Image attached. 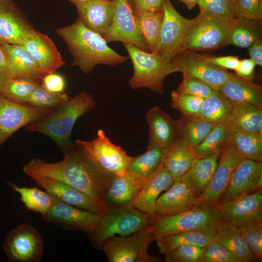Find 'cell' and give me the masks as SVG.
Masks as SVG:
<instances>
[{
	"mask_svg": "<svg viewBox=\"0 0 262 262\" xmlns=\"http://www.w3.org/2000/svg\"><path fill=\"white\" fill-rule=\"evenodd\" d=\"M63 153V159L56 163L32 159L23 166V172L30 177L43 175L61 180L84 193L107 209L103 203V194L114 175L100 167L76 145L73 144Z\"/></svg>",
	"mask_w": 262,
	"mask_h": 262,
	"instance_id": "cell-1",
	"label": "cell"
},
{
	"mask_svg": "<svg viewBox=\"0 0 262 262\" xmlns=\"http://www.w3.org/2000/svg\"><path fill=\"white\" fill-rule=\"evenodd\" d=\"M55 33L66 43L73 58L72 65L85 74L98 65L115 66L130 59L109 47L102 36L87 28L78 16L72 24L57 29Z\"/></svg>",
	"mask_w": 262,
	"mask_h": 262,
	"instance_id": "cell-2",
	"label": "cell"
},
{
	"mask_svg": "<svg viewBox=\"0 0 262 262\" xmlns=\"http://www.w3.org/2000/svg\"><path fill=\"white\" fill-rule=\"evenodd\" d=\"M96 104L92 95L80 92L43 118L23 128L49 137L63 152L73 145L71 134L77 119L93 109Z\"/></svg>",
	"mask_w": 262,
	"mask_h": 262,
	"instance_id": "cell-3",
	"label": "cell"
},
{
	"mask_svg": "<svg viewBox=\"0 0 262 262\" xmlns=\"http://www.w3.org/2000/svg\"><path fill=\"white\" fill-rule=\"evenodd\" d=\"M156 214L143 212L133 205L107 208L93 230L87 233L89 241L94 247L101 249L104 243L111 237L126 236L148 229Z\"/></svg>",
	"mask_w": 262,
	"mask_h": 262,
	"instance_id": "cell-4",
	"label": "cell"
},
{
	"mask_svg": "<svg viewBox=\"0 0 262 262\" xmlns=\"http://www.w3.org/2000/svg\"><path fill=\"white\" fill-rule=\"evenodd\" d=\"M224 221L217 206L200 204L173 215L156 213L148 229L155 239L187 231H201L215 235L217 227Z\"/></svg>",
	"mask_w": 262,
	"mask_h": 262,
	"instance_id": "cell-5",
	"label": "cell"
},
{
	"mask_svg": "<svg viewBox=\"0 0 262 262\" xmlns=\"http://www.w3.org/2000/svg\"><path fill=\"white\" fill-rule=\"evenodd\" d=\"M234 25V18L199 12L187 31L179 52L213 50L229 45Z\"/></svg>",
	"mask_w": 262,
	"mask_h": 262,
	"instance_id": "cell-6",
	"label": "cell"
},
{
	"mask_svg": "<svg viewBox=\"0 0 262 262\" xmlns=\"http://www.w3.org/2000/svg\"><path fill=\"white\" fill-rule=\"evenodd\" d=\"M123 45L127 51L133 67L129 81L131 89L147 88L159 94H164V82L170 74L178 72L172 62L163 59L156 53L144 51L126 43Z\"/></svg>",
	"mask_w": 262,
	"mask_h": 262,
	"instance_id": "cell-7",
	"label": "cell"
},
{
	"mask_svg": "<svg viewBox=\"0 0 262 262\" xmlns=\"http://www.w3.org/2000/svg\"><path fill=\"white\" fill-rule=\"evenodd\" d=\"M155 240L153 234L146 229L128 236L111 237L101 249L110 262H157L160 258L148 253L149 246Z\"/></svg>",
	"mask_w": 262,
	"mask_h": 262,
	"instance_id": "cell-8",
	"label": "cell"
},
{
	"mask_svg": "<svg viewBox=\"0 0 262 262\" xmlns=\"http://www.w3.org/2000/svg\"><path fill=\"white\" fill-rule=\"evenodd\" d=\"M43 246V239L37 229L24 223L8 233L3 248L11 262H38L42 257Z\"/></svg>",
	"mask_w": 262,
	"mask_h": 262,
	"instance_id": "cell-9",
	"label": "cell"
},
{
	"mask_svg": "<svg viewBox=\"0 0 262 262\" xmlns=\"http://www.w3.org/2000/svg\"><path fill=\"white\" fill-rule=\"evenodd\" d=\"M76 145L83 149L100 167L114 175L127 172L132 157L120 146L113 144L100 129L90 141L77 140Z\"/></svg>",
	"mask_w": 262,
	"mask_h": 262,
	"instance_id": "cell-10",
	"label": "cell"
},
{
	"mask_svg": "<svg viewBox=\"0 0 262 262\" xmlns=\"http://www.w3.org/2000/svg\"><path fill=\"white\" fill-rule=\"evenodd\" d=\"M164 18L155 53L170 61L179 53L185 34L195 20L180 15L170 0H164Z\"/></svg>",
	"mask_w": 262,
	"mask_h": 262,
	"instance_id": "cell-11",
	"label": "cell"
},
{
	"mask_svg": "<svg viewBox=\"0 0 262 262\" xmlns=\"http://www.w3.org/2000/svg\"><path fill=\"white\" fill-rule=\"evenodd\" d=\"M206 56L205 54L185 50L177 54L170 61L178 72L196 78L214 90H219L228 80L230 73L208 62Z\"/></svg>",
	"mask_w": 262,
	"mask_h": 262,
	"instance_id": "cell-12",
	"label": "cell"
},
{
	"mask_svg": "<svg viewBox=\"0 0 262 262\" xmlns=\"http://www.w3.org/2000/svg\"><path fill=\"white\" fill-rule=\"evenodd\" d=\"M54 109L16 103L0 95V148L20 128L43 118Z\"/></svg>",
	"mask_w": 262,
	"mask_h": 262,
	"instance_id": "cell-13",
	"label": "cell"
},
{
	"mask_svg": "<svg viewBox=\"0 0 262 262\" xmlns=\"http://www.w3.org/2000/svg\"><path fill=\"white\" fill-rule=\"evenodd\" d=\"M112 0L113 23L104 39L107 43L118 41L129 43L144 51L150 52L145 38L137 28L134 15L127 0Z\"/></svg>",
	"mask_w": 262,
	"mask_h": 262,
	"instance_id": "cell-14",
	"label": "cell"
},
{
	"mask_svg": "<svg viewBox=\"0 0 262 262\" xmlns=\"http://www.w3.org/2000/svg\"><path fill=\"white\" fill-rule=\"evenodd\" d=\"M101 214L75 207L56 198L48 211L41 216L45 220L64 230H80L89 233L95 227Z\"/></svg>",
	"mask_w": 262,
	"mask_h": 262,
	"instance_id": "cell-15",
	"label": "cell"
},
{
	"mask_svg": "<svg viewBox=\"0 0 262 262\" xmlns=\"http://www.w3.org/2000/svg\"><path fill=\"white\" fill-rule=\"evenodd\" d=\"M219 158L213 175L196 205L209 204L217 206L234 170L244 158L229 142L221 150Z\"/></svg>",
	"mask_w": 262,
	"mask_h": 262,
	"instance_id": "cell-16",
	"label": "cell"
},
{
	"mask_svg": "<svg viewBox=\"0 0 262 262\" xmlns=\"http://www.w3.org/2000/svg\"><path fill=\"white\" fill-rule=\"evenodd\" d=\"M36 32L22 11L12 0H0V40L22 45Z\"/></svg>",
	"mask_w": 262,
	"mask_h": 262,
	"instance_id": "cell-17",
	"label": "cell"
},
{
	"mask_svg": "<svg viewBox=\"0 0 262 262\" xmlns=\"http://www.w3.org/2000/svg\"><path fill=\"white\" fill-rule=\"evenodd\" d=\"M262 187V162L244 158L234 170L219 202L249 195Z\"/></svg>",
	"mask_w": 262,
	"mask_h": 262,
	"instance_id": "cell-18",
	"label": "cell"
},
{
	"mask_svg": "<svg viewBox=\"0 0 262 262\" xmlns=\"http://www.w3.org/2000/svg\"><path fill=\"white\" fill-rule=\"evenodd\" d=\"M217 207L225 222L238 227L262 223V189L233 200L221 201Z\"/></svg>",
	"mask_w": 262,
	"mask_h": 262,
	"instance_id": "cell-19",
	"label": "cell"
},
{
	"mask_svg": "<svg viewBox=\"0 0 262 262\" xmlns=\"http://www.w3.org/2000/svg\"><path fill=\"white\" fill-rule=\"evenodd\" d=\"M200 196L184 175L174 180L171 186L158 197L156 213L166 216L189 210L196 205Z\"/></svg>",
	"mask_w": 262,
	"mask_h": 262,
	"instance_id": "cell-20",
	"label": "cell"
},
{
	"mask_svg": "<svg viewBox=\"0 0 262 262\" xmlns=\"http://www.w3.org/2000/svg\"><path fill=\"white\" fill-rule=\"evenodd\" d=\"M147 177L130 172L113 176L105 189L103 203L107 208L133 205Z\"/></svg>",
	"mask_w": 262,
	"mask_h": 262,
	"instance_id": "cell-21",
	"label": "cell"
},
{
	"mask_svg": "<svg viewBox=\"0 0 262 262\" xmlns=\"http://www.w3.org/2000/svg\"><path fill=\"white\" fill-rule=\"evenodd\" d=\"M30 178L46 192L65 203L99 213L107 210L84 193L61 180L43 175Z\"/></svg>",
	"mask_w": 262,
	"mask_h": 262,
	"instance_id": "cell-22",
	"label": "cell"
},
{
	"mask_svg": "<svg viewBox=\"0 0 262 262\" xmlns=\"http://www.w3.org/2000/svg\"><path fill=\"white\" fill-rule=\"evenodd\" d=\"M146 117L149 127L147 146L158 147L164 153L179 137L178 120L157 106L151 108Z\"/></svg>",
	"mask_w": 262,
	"mask_h": 262,
	"instance_id": "cell-23",
	"label": "cell"
},
{
	"mask_svg": "<svg viewBox=\"0 0 262 262\" xmlns=\"http://www.w3.org/2000/svg\"><path fill=\"white\" fill-rule=\"evenodd\" d=\"M75 6L78 17L87 28L103 37L108 33L114 16L112 0H90Z\"/></svg>",
	"mask_w": 262,
	"mask_h": 262,
	"instance_id": "cell-24",
	"label": "cell"
},
{
	"mask_svg": "<svg viewBox=\"0 0 262 262\" xmlns=\"http://www.w3.org/2000/svg\"><path fill=\"white\" fill-rule=\"evenodd\" d=\"M22 45L45 74L66 64L53 41L45 34L36 31Z\"/></svg>",
	"mask_w": 262,
	"mask_h": 262,
	"instance_id": "cell-25",
	"label": "cell"
},
{
	"mask_svg": "<svg viewBox=\"0 0 262 262\" xmlns=\"http://www.w3.org/2000/svg\"><path fill=\"white\" fill-rule=\"evenodd\" d=\"M174 180L162 162L148 177L133 205L138 210L150 214L156 213V202L160 194L167 190Z\"/></svg>",
	"mask_w": 262,
	"mask_h": 262,
	"instance_id": "cell-26",
	"label": "cell"
},
{
	"mask_svg": "<svg viewBox=\"0 0 262 262\" xmlns=\"http://www.w3.org/2000/svg\"><path fill=\"white\" fill-rule=\"evenodd\" d=\"M228 123L230 134L241 132L262 135V107L232 102Z\"/></svg>",
	"mask_w": 262,
	"mask_h": 262,
	"instance_id": "cell-27",
	"label": "cell"
},
{
	"mask_svg": "<svg viewBox=\"0 0 262 262\" xmlns=\"http://www.w3.org/2000/svg\"><path fill=\"white\" fill-rule=\"evenodd\" d=\"M219 90L232 102L247 103L262 107V87L252 80L230 73Z\"/></svg>",
	"mask_w": 262,
	"mask_h": 262,
	"instance_id": "cell-28",
	"label": "cell"
},
{
	"mask_svg": "<svg viewBox=\"0 0 262 262\" xmlns=\"http://www.w3.org/2000/svg\"><path fill=\"white\" fill-rule=\"evenodd\" d=\"M196 159L194 147L179 136L164 153L162 163L174 180L188 173Z\"/></svg>",
	"mask_w": 262,
	"mask_h": 262,
	"instance_id": "cell-29",
	"label": "cell"
},
{
	"mask_svg": "<svg viewBox=\"0 0 262 262\" xmlns=\"http://www.w3.org/2000/svg\"><path fill=\"white\" fill-rule=\"evenodd\" d=\"M2 42L8 55L13 78H26L41 83L45 74L23 46Z\"/></svg>",
	"mask_w": 262,
	"mask_h": 262,
	"instance_id": "cell-30",
	"label": "cell"
},
{
	"mask_svg": "<svg viewBox=\"0 0 262 262\" xmlns=\"http://www.w3.org/2000/svg\"><path fill=\"white\" fill-rule=\"evenodd\" d=\"M215 237L216 241L233 253L240 262L256 261L257 259L251 251L238 227L224 221L217 227Z\"/></svg>",
	"mask_w": 262,
	"mask_h": 262,
	"instance_id": "cell-31",
	"label": "cell"
},
{
	"mask_svg": "<svg viewBox=\"0 0 262 262\" xmlns=\"http://www.w3.org/2000/svg\"><path fill=\"white\" fill-rule=\"evenodd\" d=\"M216 240L215 235L201 231L180 232L156 238L159 252L166 254L178 247L185 245H193L205 247Z\"/></svg>",
	"mask_w": 262,
	"mask_h": 262,
	"instance_id": "cell-32",
	"label": "cell"
},
{
	"mask_svg": "<svg viewBox=\"0 0 262 262\" xmlns=\"http://www.w3.org/2000/svg\"><path fill=\"white\" fill-rule=\"evenodd\" d=\"M232 102L219 90H215L204 99L196 116L212 123H217L228 118L231 115Z\"/></svg>",
	"mask_w": 262,
	"mask_h": 262,
	"instance_id": "cell-33",
	"label": "cell"
},
{
	"mask_svg": "<svg viewBox=\"0 0 262 262\" xmlns=\"http://www.w3.org/2000/svg\"><path fill=\"white\" fill-rule=\"evenodd\" d=\"M262 21L237 16L234 18L229 45L248 48L256 40L262 39Z\"/></svg>",
	"mask_w": 262,
	"mask_h": 262,
	"instance_id": "cell-34",
	"label": "cell"
},
{
	"mask_svg": "<svg viewBox=\"0 0 262 262\" xmlns=\"http://www.w3.org/2000/svg\"><path fill=\"white\" fill-rule=\"evenodd\" d=\"M228 118L217 123L204 140L194 147L197 159L221 151L228 144L230 133Z\"/></svg>",
	"mask_w": 262,
	"mask_h": 262,
	"instance_id": "cell-35",
	"label": "cell"
},
{
	"mask_svg": "<svg viewBox=\"0 0 262 262\" xmlns=\"http://www.w3.org/2000/svg\"><path fill=\"white\" fill-rule=\"evenodd\" d=\"M136 25L144 37L150 52L155 53L164 18V10L134 14Z\"/></svg>",
	"mask_w": 262,
	"mask_h": 262,
	"instance_id": "cell-36",
	"label": "cell"
},
{
	"mask_svg": "<svg viewBox=\"0 0 262 262\" xmlns=\"http://www.w3.org/2000/svg\"><path fill=\"white\" fill-rule=\"evenodd\" d=\"M221 151L196 159L185 175L197 192L201 195L208 186L216 169Z\"/></svg>",
	"mask_w": 262,
	"mask_h": 262,
	"instance_id": "cell-37",
	"label": "cell"
},
{
	"mask_svg": "<svg viewBox=\"0 0 262 262\" xmlns=\"http://www.w3.org/2000/svg\"><path fill=\"white\" fill-rule=\"evenodd\" d=\"M178 121L179 136L194 147L204 140L216 124L196 116H183Z\"/></svg>",
	"mask_w": 262,
	"mask_h": 262,
	"instance_id": "cell-38",
	"label": "cell"
},
{
	"mask_svg": "<svg viewBox=\"0 0 262 262\" xmlns=\"http://www.w3.org/2000/svg\"><path fill=\"white\" fill-rule=\"evenodd\" d=\"M7 182L14 191L19 194L21 201L27 209L41 214L46 213L56 199L46 191L36 187H19L10 181Z\"/></svg>",
	"mask_w": 262,
	"mask_h": 262,
	"instance_id": "cell-39",
	"label": "cell"
},
{
	"mask_svg": "<svg viewBox=\"0 0 262 262\" xmlns=\"http://www.w3.org/2000/svg\"><path fill=\"white\" fill-rule=\"evenodd\" d=\"M164 155V151L157 147L147 146L143 154L132 157L127 171L148 177L159 166Z\"/></svg>",
	"mask_w": 262,
	"mask_h": 262,
	"instance_id": "cell-40",
	"label": "cell"
},
{
	"mask_svg": "<svg viewBox=\"0 0 262 262\" xmlns=\"http://www.w3.org/2000/svg\"><path fill=\"white\" fill-rule=\"evenodd\" d=\"M229 142L244 158L262 161V135L233 133L229 134Z\"/></svg>",
	"mask_w": 262,
	"mask_h": 262,
	"instance_id": "cell-41",
	"label": "cell"
},
{
	"mask_svg": "<svg viewBox=\"0 0 262 262\" xmlns=\"http://www.w3.org/2000/svg\"><path fill=\"white\" fill-rule=\"evenodd\" d=\"M40 82L31 79L14 78L6 84L0 95L16 103L27 105L33 92Z\"/></svg>",
	"mask_w": 262,
	"mask_h": 262,
	"instance_id": "cell-42",
	"label": "cell"
},
{
	"mask_svg": "<svg viewBox=\"0 0 262 262\" xmlns=\"http://www.w3.org/2000/svg\"><path fill=\"white\" fill-rule=\"evenodd\" d=\"M70 98L65 92H49L40 83L32 93L27 105L43 109H55L66 102Z\"/></svg>",
	"mask_w": 262,
	"mask_h": 262,
	"instance_id": "cell-43",
	"label": "cell"
},
{
	"mask_svg": "<svg viewBox=\"0 0 262 262\" xmlns=\"http://www.w3.org/2000/svg\"><path fill=\"white\" fill-rule=\"evenodd\" d=\"M171 97L172 107L186 116H196L204 99L174 90L171 91Z\"/></svg>",
	"mask_w": 262,
	"mask_h": 262,
	"instance_id": "cell-44",
	"label": "cell"
},
{
	"mask_svg": "<svg viewBox=\"0 0 262 262\" xmlns=\"http://www.w3.org/2000/svg\"><path fill=\"white\" fill-rule=\"evenodd\" d=\"M262 223H253L239 228L251 251L258 259L262 257Z\"/></svg>",
	"mask_w": 262,
	"mask_h": 262,
	"instance_id": "cell-45",
	"label": "cell"
},
{
	"mask_svg": "<svg viewBox=\"0 0 262 262\" xmlns=\"http://www.w3.org/2000/svg\"><path fill=\"white\" fill-rule=\"evenodd\" d=\"M183 74V79L177 91L193 95L205 99L212 95L214 90L203 81L187 74Z\"/></svg>",
	"mask_w": 262,
	"mask_h": 262,
	"instance_id": "cell-46",
	"label": "cell"
},
{
	"mask_svg": "<svg viewBox=\"0 0 262 262\" xmlns=\"http://www.w3.org/2000/svg\"><path fill=\"white\" fill-rule=\"evenodd\" d=\"M197 5L199 12L231 19L236 17L235 4L231 0H198Z\"/></svg>",
	"mask_w": 262,
	"mask_h": 262,
	"instance_id": "cell-47",
	"label": "cell"
},
{
	"mask_svg": "<svg viewBox=\"0 0 262 262\" xmlns=\"http://www.w3.org/2000/svg\"><path fill=\"white\" fill-rule=\"evenodd\" d=\"M203 247L193 245L180 246L164 254L167 262H200Z\"/></svg>",
	"mask_w": 262,
	"mask_h": 262,
	"instance_id": "cell-48",
	"label": "cell"
},
{
	"mask_svg": "<svg viewBox=\"0 0 262 262\" xmlns=\"http://www.w3.org/2000/svg\"><path fill=\"white\" fill-rule=\"evenodd\" d=\"M200 262H240L229 250L217 241L203 247Z\"/></svg>",
	"mask_w": 262,
	"mask_h": 262,
	"instance_id": "cell-49",
	"label": "cell"
},
{
	"mask_svg": "<svg viewBox=\"0 0 262 262\" xmlns=\"http://www.w3.org/2000/svg\"><path fill=\"white\" fill-rule=\"evenodd\" d=\"M236 17L262 21V0H236Z\"/></svg>",
	"mask_w": 262,
	"mask_h": 262,
	"instance_id": "cell-50",
	"label": "cell"
},
{
	"mask_svg": "<svg viewBox=\"0 0 262 262\" xmlns=\"http://www.w3.org/2000/svg\"><path fill=\"white\" fill-rule=\"evenodd\" d=\"M41 85L47 90L54 93L64 92L66 88V80L60 74L55 72L45 74Z\"/></svg>",
	"mask_w": 262,
	"mask_h": 262,
	"instance_id": "cell-51",
	"label": "cell"
},
{
	"mask_svg": "<svg viewBox=\"0 0 262 262\" xmlns=\"http://www.w3.org/2000/svg\"><path fill=\"white\" fill-rule=\"evenodd\" d=\"M12 78L13 77L8 55L3 42L0 40V93Z\"/></svg>",
	"mask_w": 262,
	"mask_h": 262,
	"instance_id": "cell-52",
	"label": "cell"
},
{
	"mask_svg": "<svg viewBox=\"0 0 262 262\" xmlns=\"http://www.w3.org/2000/svg\"><path fill=\"white\" fill-rule=\"evenodd\" d=\"M133 14L163 10L164 0H127Z\"/></svg>",
	"mask_w": 262,
	"mask_h": 262,
	"instance_id": "cell-53",
	"label": "cell"
},
{
	"mask_svg": "<svg viewBox=\"0 0 262 262\" xmlns=\"http://www.w3.org/2000/svg\"><path fill=\"white\" fill-rule=\"evenodd\" d=\"M207 61L224 69L235 70L240 60L237 56L233 55L216 57L206 54Z\"/></svg>",
	"mask_w": 262,
	"mask_h": 262,
	"instance_id": "cell-54",
	"label": "cell"
},
{
	"mask_svg": "<svg viewBox=\"0 0 262 262\" xmlns=\"http://www.w3.org/2000/svg\"><path fill=\"white\" fill-rule=\"evenodd\" d=\"M256 65L255 61L251 58L240 60L235 70L236 74L244 78L252 80Z\"/></svg>",
	"mask_w": 262,
	"mask_h": 262,
	"instance_id": "cell-55",
	"label": "cell"
},
{
	"mask_svg": "<svg viewBox=\"0 0 262 262\" xmlns=\"http://www.w3.org/2000/svg\"><path fill=\"white\" fill-rule=\"evenodd\" d=\"M248 52L250 58L256 63L257 65L262 66V39L254 41L248 47Z\"/></svg>",
	"mask_w": 262,
	"mask_h": 262,
	"instance_id": "cell-56",
	"label": "cell"
},
{
	"mask_svg": "<svg viewBox=\"0 0 262 262\" xmlns=\"http://www.w3.org/2000/svg\"><path fill=\"white\" fill-rule=\"evenodd\" d=\"M179 1L185 4L190 10L195 7L198 3V0H179Z\"/></svg>",
	"mask_w": 262,
	"mask_h": 262,
	"instance_id": "cell-57",
	"label": "cell"
},
{
	"mask_svg": "<svg viewBox=\"0 0 262 262\" xmlns=\"http://www.w3.org/2000/svg\"><path fill=\"white\" fill-rule=\"evenodd\" d=\"M67 0L69 1L70 2L73 3L75 6H76L79 4L85 2L86 1H87L90 0Z\"/></svg>",
	"mask_w": 262,
	"mask_h": 262,
	"instance_id": "cell-58",
	"label": "cell"
},
{
	"mask_svg": "<svg viewBox=\"0 0 262 262\" xmlns=\"http://www.w3.org/2000/svg\"><path fill=\"white\" fill-rule=\"evenodd\" d=\"M232 0V1L233 2V3L235 4V0Z\"/></svg>",
	"mask_w": 262,
	"mask_h": 262,
	"instance_id": "cell-59",
	"label": "cell"
}]
</instances>
